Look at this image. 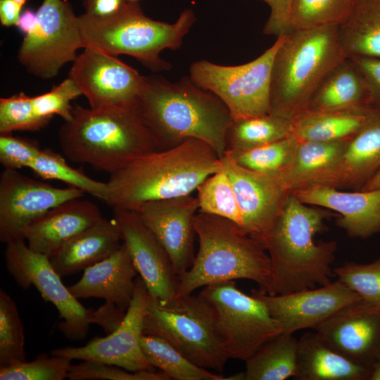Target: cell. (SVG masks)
<instances>
[{
	"mask_svg": "<svg viewBox=\"0 0 380 380\" xmlns=\"http://www.w3.org/2000/svg\"><path fill=\"white\" fill-rule=\"evenodd\" d=\"M137 101L159 149L196 139L224 157L232 114L219 97L196 86L189 77L171 82L159 75L145 76Z\"/></svg>",
	"mask_w": 380,
	"mask_h": 380,
	"instance_id": "cell-1",
	"label": "cell"
},
{
	"mask_svg": "<svg viewBox=\"0 0 380 380\" xmlns=\"http://www.w3.org/2000/svg\"><path fill=\"white\" fill-rule=\"evenodd\" d=\"M331 215L310 205L290 193L272 227L260 243L272 263V279L266 292L271 295L325 285L335 276L331 264L337 243H316V234L326 229Z\"/></svg>",
	"mask_w": 380,
	"mask_h": 380,
	"instance_id": "cell-2",
	"label": "cell"
},
{
	"mask_svg": "<svg viewBox=\"0 0 380 380\" xmlns=\"http://www.w3.org/2000/svg\"><path fill=\"white\" fill-rule=\"evenodd\" d=\"M223 162L205 142L188 139L141 155L110 174L106 203L136 210L144 203L191 194Z\"/></svg>",
	"mask_w": 380,
	"mask_h": 380,
	"instance_id": "cell-3",
	"label": "cell"
},
{
	"mask_svg": "<svg viewBox=\"0 0 380 380\" xmlns=\"http://www.w3.org/2000/svg\"><path fill=\"white\" fill-rule=\"evenodd\" d=\"M58 140L70 160L109 174L141 155L159 149L137 100L98 108L73 106L72 118L61 127Z\"/></svg>",
	"mask_w": 380,
	"mask_h": 380,
	"instance_id": "cell-4",
	"label": "cell"
},
{
	"mask_svg": "<svg viewBox=\"0 0 380 380\" xmlns=\"http://www.w3.org/2000/svg\"><path fill=\"white\" fill-rule=\"evenodd\" d=\"M198 249L191 266L178 277L173 298L205 286L237 279L257 283L266 293L272 263L262 244L234 222L198 211L194 220Z\"/></svg>",
	"mask_w": 380,
	"mask_h": 380,
	"instance_id": "cell-5",
	"label": "cell"
},
{
	"mask_svg": "<svg viewBox=\"0 0 380 380\" xmlns=\"http://www.w3.org/2000/svg\"><path fill=\"white\" fill-rule=\"evenodd\" d=\"M346 58L338 27L285 34L272 64L270 113L292 120L304 112L323 80Z\"/></svg>",
	"mask_w": 380,
	"mask_h": 380,
	"instance_id": "cell-6",
	"label": "cell"
},
{
	"mask_svg": "<svg viewBox=\"0 0 380 380\" xmlns=\"http://www.w3.org/2000/svg\"><path fill=\"white\" fill-rule=\"evenodd\" d=\"M83 48L135 58L153 72L168 70L172 65L160 57L166 49L181 47L184 36L196 21L191 9H185L172 24L153 20L143 13L137 1H127L117 13L95 18L77 17Z\"/></svg>",
	"mask_w": 380,
	"mask_h": 380,
	"instance_id": "cell-7",
	"label": "cell"
},
{
	"mask_svg": "<svg viewBox=\"0 0 380 380\" xmlns=\"http://www.w3.org/2000/svg\"><path fill=\"white\" fill-rule=\"evenodd\" d=\"M143 334L161 337L196 365L221 372L230 358L220 341L211 305L200 293L160 301L148 295Z\"/></svg>",
	"mask_w": 380,
	"mask_h": 380,
	"instance_id": "cell-8",
	"label": "cell"
},
{
	"mask_svg": "<svg viewBox=\"0 0 380 380\" xmlns=\"http://www.w3.org/2000/svg\"><path fill=\"white\" fill-rule=\"evenodd\" d=\"M4 256L6 269L18 286H34L44 300L55 305L63 319L58 328L68 338L83 339L93 323L108 334L122 322L124 312L113 303L106 302L96 310L84 308L63 284L47 255L31 250L25 239L7 243Z\"/></svg>",
	"mask_w": 380,
	"mask_h": 380,
	"instance_id": "cell-9",
	"label": "cell"
},
{
	"mask_svg": "<svg viewBox=\"0 0 380 380\" xmlns=\"http://www.w3.org/2000/svg\"><path fill=\"white\" fill-rule=\"evenodd\" d=\"M200 294L213 308L217 336L230 358L245 361L282 333L265 304L239 290L234 280L205 286Z\"/></svg>",
	"mask_w": 380,
	"mask_h": 380,
	"instance_id": "cell-10",
	"label": "cell"
},
{
	"mask_svg": "<svg viewBox=\"0 0 380 380\" xmlns=\"http://www.w3.org/2000/svg\"><path fill=\"white\" fill-rule=\"evenodd\" d=\"M284 34L254 60L221 65L201 60L191 64L189 77L198 87L219 97L234 120L270 113V84L274 56Z\"/></svg>",
	"mask_w": 380,
	"mask_h": 380,
	"instance_id": "cell-11",
	"label": "cell"
},
{
	"mask_svg": "<svg viewBox=\"0 0 380 380\" xmlns=\"http://www.w3.org/2000/svg\"><path fill=\"white\" fill-rule=\"evenodd\" d=\"M36 30L25 35L18 51L20 63L42 79L56 77L61 67L83 48L77 17L66 0H44L36 12Z\"/></svg>",
	"mask_w": 380,
	"mask_h": 380,
	"instance_id": "cell-12",
	"label": "cell"
},
{
	"mask_svg": "<svg viewBox=\"0 0 380 380\" xmlns=\"http://www.w3.org/2000/svg\"><path fill=\"white\" fill-rule=\"evenodd\" d=\"M85 192L58 188L29 177L17 170L4 169L0 175V240L4 243L23 239L24 229L49 210Z\"/></svg>",
	"mask_w": 380,
	"mask_h": 380,
	"instance_id": "cell-13",
	"label": "cell"
},
{
	"mask_svg": "<svg viewBox=\"0 0 380 380\" xmlns=\"http://www.w3.org/2000/svg\"><path fill=\"white\" fill-rule=\"evenodd\" d=\"M148 291L143 279L136 278L133 298L124 318L105 337H96L82 347L67 346L51 350L52 355L115 365L132 372L155 370L144 355L140 339Z\"/></svg>",
	"mask_w": 380,
	"mask_h": 380,
	"instance_id": "cell-14",
	"label": "cell"
},
{
	"mask_svg": "<svg viewBox=\"0 0 380 380\" xmlns=\"http://www.w3.org/2000/svg\"><path fill=\"white\" fill-rule=\"evenodd\" d=\"M68 77L75 82L92 108L134 102L145 80V76L117 56L91 48H85L77 56Z\"/></svg>",
	"mask_w": 380,
	"mask_h": 380,
	"instance_id": "cell-15",
	"label": "cell"
},
{
	"mask_svg": "<svg viewBox=\"0 0 380 380\" xmlns=\"http://www.w3.org/2000/svg\"><path fill=\"white\" fill-rule=\"evenodd\" d=\"M251 294L267 306L282 332L293 334L304 329H314L333 315L362 300L361 298L337 279L313 289L271 295L260 290Z\"/></svg>",
	"mask_w": 380,
	"mask_h": 380,
	"instance_id": "cell-16",
	"label": "cell"
},
{
	"mask_svg": "<svg viewBox=\"0 0 380 380\" xmlns=\"http://www.w3.org/2000/svg\"><path fill=\"white\" fill-rule=\"evenodd\" d=\"M198 198L191 194L143 203L136 210L167 253L179 277L195 258L194 220Z\"/></svg>",
	"mask_w": 380,
	"mask_h": 380,
	"instance_id": "cell-17",
	"label": "cell"
},
{
	"mask_svg": "<svg viewBox=\"0 0 380 380\" xmlns=\"http://www.w3.org/2000/svg\"><path fill=\"white\" fill-rule=\"evenodd\" d=\"M223 170L232 182L241 216L242 229L259 242L280 213L290 194L275 173L246 169L229 158H222Z\"/></svg>",
	"mask_w": 380,
	"mask_h": 380,
	"instance_id": "cell-18",
	"label": "cell"
},
{
	"mask_svg": "<svg viewBox=\"0 0 380 380\" xmlns=\"http://www.w3.org/2000/svg\"><path fill=\"white\" fill-rule=\"evenodd\" d=\"M332 348L372 369L380 360V308L362 300L339 310L316 327Z\"/></svg>",
	"mask_w": 380,
	"mask_h": 380,
	"instance_id": "cell-19",
	"label": "cell"
},
{
	"mask_svg": "<svg viewBox=\"0 0 380 380\" xmlns=\"http://www.w3.org/2000/svg\"><path fill=\"white\" fill-rule=\"evenodd\" d=\"M113 218L148 294L160 301L172 298L178 277L165 248L137 212L113 208Z\"/></svg>",
	"mask_w": 380,
	"mask_h": 380,
	"instance_id": "cell-20",
	"label": "cell"
},
{
	"mask_svg": "<svg viewBox=\"0 0 380 380\" xmlns=\"http://www.w3.org/2000/svg\"><path fill=\"white\" fill-rule=\"evenodd\" d=\"M291 193L305 204L338 213L336 225L350 237L365 239L380 232V188L346 191L313 186Z\"/></svg>",
	"mask_w": 380,
	"mask_h": 380,
	"instance_id": "cell-21",
	"label": "cell"
},
{
	"mask_svg": "<svg viewBox=\"0 0 380 380\" xmlns=\"http://www.w3.org/2000/svg\"><path fill=\"white\" fill-rule=\"evenodd\" d=\"M380 169V108L350 139L338 161L310 186L360 189ZM309 187V186H308Z\"/></svg>",
	"mask_w": 380,
	"mask_h": 380,
	"instance_id": "cell-22",
	"label": "cell"
},
{
	"mask_svg": "<svg viewBox=\"0 0 380 380\" xmlns=\"http://www.w3.org/2000/svg\"><path fill=\"white\" fill-rule=\"evenodd\" d=\"M137 274L122 242L111 255L86 268L82 278L68 289L77 299L101 298L125 311L133 298Z\"/></svg>",
	"mask_w": 380,
	"mask_h": 380,
	"instance_id": "cell-23",
	"label": "cell"
},
{
	"mask_svg": "<svg viewBox=\"0 0 380 380\" xmlns=\"http://www.w3.org/2000/svg\"><path fill=\"white\" fill-rule=\"evenodd\" d=\"M103 218L95 203L75 198L32 221L24 229L23 236L31 250L48 255L61 243Z\"/></svg>",
	"mask_w": 380,
	"mask_h": 380,
	"instance_id": "cell-24",
	"label": "cell"
},
{
	"mask_svg": "<svg viewBox=\"0 0 380 380\" xmlns=\"http://www.w3.org/2000/svg\"><path fill=\"white\" fill-rule=\"evenodd\" d=\"M122 243L114 218H103L61 243L47 257L56 272L67 277L109 257Z\"/></svg>",
	"mask_w": 380,
	"mask_h": 380,
	"instance_id": "cell-25",
	"label": "cell"
},
{
	"mask_svg": "<svg viewBox=\"0 0 380 380\" xmlns=\"http://www.w3.org/2000/svg\"><path fill=\"white\" fill-rule=\"evenodd\" d=\"M371 372L335 350L316 331L298 340L295 379L367 380Z\"/></svg>",
	"mask_w": 380,
	"mask_h": 380,
	"instance_id": "cell-26",
	"label": "cell"
},
{
	"mask_svg": "<svg viewBox=\"0 0 380 380\" xmlns=\"http://www.w3.org/2000/svg\"><path fill=\"white\" fill-rule=\"evenodd\" d=\"M372 106L363 77L347 58L323 80L305 110L332 111Z\"/></svg>",
	"mask_w": 380,
	"mask_h": 380,
	"instance_id": "cell-27",
	"label": "cell"
},
{
	"mask_svg": "<svg viewBox=\"0 0 380 380\" xmlns=\"http://www.w3.org/2000/svg\"><path fill=\"white\" fill-rule=\"evenodd\" d=\"M347 142L298 139L290 164L284 170L275 172L278 180L289 193L310 186L338 161Z\"/></svg>",
	"mask_w": 380,
	"mask_h": 380,
	"instance_id": "cell-28",
	"label": "cell"
},
{
	"mask_svg": "<svg viewBox=\"0 0 380 380\" xmlns=\"http://www.w3.org/2000/svg\"><path fill=\"white\" fill-rule=\"evenodd\" d=\"M375 108L305 110L291 120L292 136L306 141H348L365 123Z\"/></svg>",
	"mask_w": 380,
	"mask_h": 380,
	"instance_id": "cell-29",
	"label": "cell"
},
{
	"mask_svg": "<svg viewBox=\"0 0 380 380\" xmlns=\"http://www.w3.org/2000/svg\"><path fill=\"white\" fill-rule=\"evenodd\" d=\"M338 36L347 58H380V0H355Z\"/></svg>",
	"mask_w": 380,
	"mask_h": 380,
	"instance_id": "cell-30",
	"label": "cell"
},
{
	"mask_svg": "<svg viewBox=\"0 0 380 380\" xmlns=\"http://www.w3.org/2000/svg\"><path fill=\"white\" fill-rule=\"evenodd\" d=\"M298 340L282 332L260 346L245 360L243 380H284L296 374Z\"/></svg>",
	"mask_w": 380,
	"mask_h": 380,
	"instance_id": "cell-31",
	"label": "cell"
},
{
	"mask_svg": "<svg viewBox=\"0 0 380 380\" xmlns=\"http://www.w3.org/2000/svg\"><path fill=\"white\" fill-rule=\"evenodd\" d=\"M292 136V120L272 113L235 119L226 135L227 150H246Z\"/></svg>",
	"mask_w": 380,
	"mask_h": 380,
	"instance_id": "cell-32",
	"label": "cell"
},
{
	"mask_svg": "<svg viewBox=\"0 0 380 380\" xmlns=\"http://www.w3.org/2000/svg\"><path fill=\"white\" fill-rule=\"evenodd\" d=\"M142 352L155 368L175 380H227V377L209 372L184 355L165 339L142 334L140 339Z\"/></svg>",
	"mask_w": 380,
	"mask_h": 380,
	"instance_id": "cell-33",
	"label": "cell"
},
{
	"mask_svg": "<svg viewBox=\"0 0 380 380\" xmlns=\"http://www.w3.org/2000/svg\"><path fill=\"white\" fill-rule=\"evenodd\" d=\"M355 0H292L289 32L339 27L350 16Z\"/></svg>",
	"mask_w": 380,
	"mask_h": 380,
	"instance_id": "cell-34",
	"label": "cell"
},
{
	"mask_svg": "<svg viewBox=\"0 0 380 380\" xmlns=\"http://www.w3.org/2000/svg\"><path fill=\"white\" fill-rule=\"evenodd\" d=\"M29 168L41 178L59 180L104 202L107 199L106 182L96 181L72 168L63 157L49 148L41 149Z\"/></svg>",
	"mask_w": 380,
	"mask_h": 380,
	"instance_id": "cell-35",
	"label": "cell"
},
{
	"mask_svg": "<svg viewBox=\"0 0 380 380\" xmlns=\"http://www.w3.org/2000/svg\"><path fill=\"white\" fill-rule=\"evenodd\" d=\"M298 139L289 137L260 146L246 150H227L224 156L239 165L260 173L284 170L294 156Z\"/></svg>",
	"mask_w": 380,
	"mask_h": 380,
	"instance_id": "cell-36",
	"label": "cell"
},
{
	"mask_svg": "<svg viewBox=\"0 0 380 380\" xmlns=\"http://www.w3.org/2000/svg\"><path fill=\"white\" fill-rule=\"evenodd\" d=\"M196 191L198 211L226 218L241 227V216L235 193L223 169L206 178Z\"/></svg>",
	"mask_w": 380,
	"mask_h": 380,
	"instance_id": "cell-37",
	"label": "cell"
},
{
	"mask_svg": "<svg viewBox=\"0 0 380 380\" xmlns=\"http://www.w3.org/2000/svg\"><path fill=\"white\" fill-rule=\"evenodd\" d=\"M25 334L15 303L0 290V367L25 360Z\"/></svg>",
	"mask_w": 380,
	"mask_h": 380,
	"instance_id": "cell-38",
	"label": "cell"
},
{
	"mask_svg": "<svg viewBox=\"0 0 380 380\" xmlns=\"http://www.w3.org/2000/svg\"><path fill=\"white\" fill-rule=\"evenodd\" d=\"M71 359L39 355L34 360L15 361L0 367V380H63L68 378Z\"/></svg>",
	"mask_w": 380,
	"mask_h": 380,
	"instance_id": "cell-39",
	"label": "cell"
},
{
	"mask_svg": "<svg viewBox=\"0 0 380 380\" xmlns=\"http://www.w3.org/2000/svg\"><path fill=\"white\" fill-rule=\"evenodd\" d=\"M334 272L363 301L380 308V258L369 263L346 262Z\"/></svg>",
	"mask_w": 380,
	"mask_h": 380,
	"instance_id": "cell-40",
	"label": "cell"
},
{
	"mask_svg": "<svg viewBox=\"0 0 380 380\" xmlns=\"http://www.w3.org/2000/svg\"><path fill=\"white\" fill-rule=\"evenodd\" d=\"M32 97L23 92L0 99V134L14 131H36L46 126L51 118L38 115Z\"/></svg>",
	"mask_w": 380,
	"mask_h": 380,
	"instance_id": "cell-41",
	"label": "cell"
},
{
	"mask_svg": "<svg viewBox=\"0 0 380 380\" xmlns=\"http://www.w3.org/2000/svg\"><path fill=\"white\" fill-rule=\"evenodd\" d=\"M70 380H170L163 372L141 370L132 372L124 368L95 361L82 360L71 365Z\"/></svg>",
	"mask_w": 380,
	"mask_h": 380,
	"instance_id": "cell-42",
	"label": "cell"
},
{
	"mask_svg": "<svg viewBox=\"0 0 380 380\" xmlns=\"http://www.w3.org/2000/svg\"><path fill=\"white\" fill-rule=\"evenodd\" d=\"M82 94L75 82L68 77L53 87L50 91L32 97V106L39 116L52 118L54 115H58L65 122L69 121L72 116L71 101Z\"/></svg>",
	"mask_w": 380,
	"mask_h": 380,
	"instance_id": "cell-43",
	"label": "cell"
},
{
	"mask_svg": "<svg viewBox=\"0 0 380 380\" xmlns=\"http://www.w3.org/2000/svg\"><path fill=\"white\" fill-rule=\"evenodd\" d=\"M40 150L36 141L15 137L12 133L0 134V163L4 169L29 168Z\"/></svg>",
	"mask_w": 380,
	"mask_h": 380,
	"instance_id": "cell-44",
	"label": "cell"
},
{
	"mask_svg": "<svg viewBox=\"0 0 380 380\" xmlns=\"http://www.w3.org/2000/svg\"><path fill=\"white\" fill-rule=\"evenodd\" d=\"M348 58L363 77L372 105L380 108V58L354 56Z\"/></svg>",
	"mask_w": 380,
	"mask_h": 380,
	"instance_id": "cell-45",
	"label": "cell"
},
{
	"mask_svg": "<svg viewBox=\"0 0 380 380\" xmlns=\"http://www.w3.org/2000/svg\"><path fill=\"white\" fill-rule=\"evenodd\" d=\"M270 8V14L263 32L277 37L289 32V17L292 0H262Z\"/></svg>",
	"mask_w": 380,
	"mask_h": 380,
	"instance_id": "cell-46",
	"label": "cell"
},
{
	"mask_svg": "<svg viewBox=\"0 0 380 380\" xmlns=\"http://www.w3.org/2000/svg\"><path fill=\"white\" fill-rule=\"evenodd\" d=\"M127 0H82L85 13L95 18H106L118 13Z\"/></svg>",
	"mask_w": 380,
	"mask_h": 380,
	"instance_id": "cell-47",
	"label": "cell"
},
{
	"mask_svg": "<svg viewBox=\"0 0 380 380\" xmlns=\"http://www.w3.org/2000/svg\"><path fill=\"white\" fill-rule=\"evenodd\" d=\"M23 6L14 0H0V22L6 27L16 26Z\"/></svg>",
	"mask_w": 380,
	"mask_h": 380,
	"instance_id": "cell-48",
	"label": "cell"
},
{
	"mask_svg": "<svg viewBox=\"0 0 380 380\" xmlns=\"http://www.w3.org/2000/svg\"><path fill=\"white\" fill-rule=\"evenodd\" d=\"M38 25L37 13L31 9L25 10L20 16L17 27L25 36L33 32Z\"/></svg>",
	"mask_w": 380,
	"mask_h": 380,
	"instance_id": "cell-49",
	"label": "cell"
},
{
	"mask_svg": "<svg viewBox=\"0 0 380 380\" xmlns=\"http://www.w3.org/2000/svg\"><path fill=\"white\" fill-rule=\"evenodd\" d=\"M380 188V169L368 180L360 189L362 191H369Z\"/></svg>",
	"mask_w": 380,
	"mask_h": 380,
	"instance_id": "cell-50",
	"label": "cell"
},
{
	"mask_svg": "<svg viewBox=\"0 0 380 380\" xmlns=\"http://www.w3.org/2000/svg\"><path fill=\"white\" fill-rule=\"evenodd\" d=\"M369 380H380V360L372 367Z\"/></svg>",
	"mask_w": 380,
	"mask_h": 380,
	"instance_id": "cell-51",
	"label": "cell"
},
{
	"mask_svg": "<svg viewBox=\"0 0 380 380\" xmlns=\"http://www.w3.org/2000/svg\"><path fill=\"white\" fill-rule=\"evenodd\" d=\"M14 1H15L17 3H18L19 4L23 6V5L26 3L27 0H14Z\"/></svg>",
	"mask_w": 380,
	"mask_h": 380,
	"instance_id": "cell-52",
	"label": "cell"
},
{
	"mask_svg": "<svg viewBox=\"0 0 380 380\" xmlns=\"http://www.w3.org/2000/svg\"><path fill=\"white\" fill-rule=\"evenodd\" d=\"M127 1H138L139 0H127Z\"/></svg>",
	"mask_w": 380,
	"mask_h": 380,
	"instance_id": "cell-53",
	"label": "cell"
}]
</instances>
